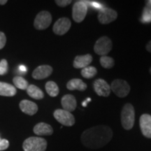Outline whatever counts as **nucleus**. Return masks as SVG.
<instances>
[{"instance_id": "obj_8", "label": "nucleus", "mask_w": 151, "mask_h": 151, "mask_svg": "<svg viewBox=\"0 0 151 151\" xmlns=\"http://www.w3.org/2000/svg\"><path fill=\"white\" fill-rule=\"evenodd\" d=\"M88 12V6L85 1H77L72 9V18L75 22H81L83 21Z\"/></svg>"}, {"instance_id": "obj_16", "label": "nucleus", "mask_w": 151, "mask_h": 151, "mask_svg": "<svg viewBox=\"0 0 151 151\" xmlns=\"http://www.w3.org/2000/svg\"><path fill=\"white\" fill-rule=\"evenodd\" d=\"M34 133L38 136H50L53 133V129L50 124L45 122H39L33 129Z\"/></svg>"}, {"instance_id": "obj_33", "label": "nucleus", "mask_w": 151, "mask_h": 151, "mask_svg": "<svg viewBox=\"0 0 151 151\" xmlns=\"http://www.w3.org/2000/svg\"><path fill=\"white\" fill-rule=\"evenodd\" d=\"M91 101V99H90V98H88V99H87V100L86 101H85L83 103V106H87V104H88V101Z\"/></svg>"}, {"instance_id": "obj_19", "label": "nucleus", "mask_w": 151, "mask_h": 151, "mask_svg": "<svg viewBox=\"0 0 151 151\" xmlns=\"http://www.w3.org/2000/svg\"><path fill=\"white\" fill-rule=\"evenodd\" d=\"M16 94V89L12 85L0 82V95L4 97H13Z\"/></svg>"}, {"instance_id": "obj_4", "label": "nucleus", "mask_w": 151, "mask_h": 151, "mask_svg": "<svg viewBox=\"0 0 151 151\" xmlns=\"http://www.w3.org/2000/svg\"><path fill=\"white\" fill-rule=\"evenodd\" d=\"M112 46V41L111 39L108 37L104 36L96 41L94 46V51L99 55L105 56L111 51Z\"/></svg>"}, {"instance_id": "obj_27", "label": "nucleus", "mask_w": 151, "mask_h": 151, "mask_svg": "<svg viewBox=\"0 0 151 151\" xmlns=\"http://www.w3.org/2000/svg\"><path fill=\"white\" fill-rule=\"evenodd\" d=\"M9 142L6 139H1L0 140V151L5 150L9 148Z\"/></svg>"}, {"instance_id": "obj_37", "label": "nucleus", "mask_w": 151, "mask_h": 151, "mask_svg": "<svg viewBox=\"0 0 151 151\" xmlns=\"http://www.w3.org/2000/svg\"><path fill=\"white\" fill-rule=\"evenodd\" d=\"M0 140H1V139H0Z\"/></svg>"}, {"instance_id": "obj_11", "label": "nucleus", "mask_w": 151, "mask_h": 151, "mask_svg": "<svg viewBox=\"0 0 151 151\" xmlns=\"http://www.w3.org/2000/svg\"><path fill=\"white\" fill-rule=\"evenodd\" d=\"M93 88L96 93L101 97H108L111 93V86L106 81L101 78L94 81Z\"/></svg>"}, {"instance_id": "obj_22", "label": "nucleus", "mask_w": 151, "mask_h": 151, "mask_svg": "<svg viewBox=\"0 0 151 151\" xmlns=\"http://www.w3.org/2000/svg\"><path fill=\"white\" fill-rule=\"evenodd\" d=\"M141 21L143 23H149V22H151V4L149 3L148 1H146V6L143 9Z\"/></svg>"}, {"instance_id": "obj_24", "label": "nucleus", "mask_w": 151, "mask_h": 151, "mask_svg": "<svg viewBox=\"0 0 151 151\" xmlns=\"http://www.w3.org/2000/svg\"><path fill=\"white\" fill-rule=\"evenodd\" d=\"M13 82L15 86L20 90H27L29 86L27 81L21 76H15L13 79Z\"/></svg>"}, {"instance_id": "obj_20", "label": "nucleus", "mask_w": 151, "mask_h": 151, "mask_svg": "<svg viewBox=\"0 0 151 151\" xmlns=\"http://www.w3.org/2000/svg\"><path fill=\"white\" fill-rule=\"evenodd\" d=\"M27 92L29 97L35 99H41L44 97V94L42 90L39 89L37 86L35 85H30L28 86L27 89Z\"/></svg>"}, {"instance_id": "obj_12", "label": "nucleus", "mask_w": 151, "mask_h": 151, "mask_svg": "<svg viewBox=\"0 0 151 151\" xmlns=\"http://www.w3.org/2000/svg\"><path fill=\"white\" fill-rule=\"evenodd\" d=\"M140 128L144 137L151 139V116L143 114L139 120Z\"/></svg>"}, {"instance_id": "obj_7", "label": "nucleus", "mask_w": 151, "mask_h": 151, "mask_svg": "<svg viewBox=\"0 0 151 151\" xmlns=\"http://www.w3.org/2000/svg\"><path fill=\"white\" fill-rule=\"evenodd\" d=\"M52 22L51 14L46 11H41L36 16L34 25L38 30H43L48 28Z\"/></svg>"}, {"instance_id": "obj_34", "label": "nucleus", "mask_w": 151, "mask_h": 151, "mask_svg": "<svg viewBox=\"0 0 151 151\" xmlns=\"http://www.w3.org/2000/svg\"><path fill=\"white\" fill-rule=\"evenodd\" d=\"M7 3L6 0H0V5H4Z\"/></svg>"}, {"instance_id": "obj_21", "label": "nucleus", "mask_w": 151, "mask_h": 151, "mask_svg": "<svg viewBox=\"0 0 151 151\" xmlns=\"http://www.w3.org/2000/svg\"><path fill=\"white\" fill-rule=\"evenodd\" d=\"M46 90L49 95L52 97H57L59 94V88L54 81H48L46 84Z\"/></svg>"}, {"instance_id": "obj_29", "label": "nucleus", "mask_w": 151, "mask_h": 151, "mask_svg": "<svg viewBox=\"0 0 151 151\" xmlns=\"http://www.w3.org/2000/svg\"><path fill=\"white\" fill-rule=\"evenodd\" d=\"M6 42V38L4 33H3L2 32H0V50L4 47Z\"/></svg>"}, {"instance_id": "obj_6", "label": "nucleus", "mask_w": 151, "mask_h": 151, "mask_svg": "<svg viewBox=\"0 0 151 151\" xmlns=\"http://www.w3.org/2000/svg\"><path fill=\"white\" fill-rule=\"evenodd\" d=\"M54 118L62 125L71 127L75 124V118L69 111L64 109H57L54 111Z\"/></svg>"}, {"instance_id": "obj_25", "label": "nucleus", "mask_w": 151, "mask_h": 151, "mask_svg": "<svg viewBox=\"0 0 151 151\" xmlns=\"http://www.w3.org/2000/svg\"><path fill=\"white\" fill-rule=\"evenodd\" d=\"M114 60L109 56H101L100 58V64L105 69H111L114 66Z\"/></svg>"}, {"instance_id": "obj_35", "label": "nucleus", "mask_w": 151, "mask_h": 151, "mask_svg": "<svg viewBox=\"0 0 151 151\" xmlns=\"http://www.w3.org/2000/svg\"><path fill=\"white\" fill-rule=\"evenodd\" d=\"M148 1L149 3H150V4H151V0H149V1Z\"/></svg>"}, {"instance_id": "obj_23", "label": "nucleus", "mask_w": 151, "mask_h": 151, "mask_svg": "<svg viewBox=\"0 0 151 151\" xmlns=\"http://www.w3.org/2000/svg\"><path fill=\"white\" fill-rule=\"evenodd\" d=\"M97 73V70L94 67L88 66L81 70V75L85 78H92L95 76Z\"/></svg>"}, {"instance_id": "obj_14", "label": "nucleus", "mask_w": 151, "mask_h": 151, "mask_svg": "<svg viewBox=\"0 0 151 151\" xmlns=\"http://www.w3.org/2000/svg\"><path fill=\"white\" fill-rule=\"evenodd\" d=\"M61 104L64 110L72 112L77 106L76 99L72 94H65L61 99Z\"/></svg>"}, {"instance_id": "obj_18", "label": "nucleus", "mask_w": 151, "mask_h": 151, "mask_svg": "<svg viewBox=\"0 0 151 151\" xmlns=\"http://www.w3.org/2000/svg\"><path fill=\"white\" fill-rule=\"evenodd\" d=\"M67 88L69 90H77L79 91H85L87 89V85L81 79L73 78L67 83Z\"/></svg>"}, {"instance_id": "obj_28", "label": "nucleus", "mask_w": 151, "mask_h": 151, "mask_svg": "<svg viewBox=\"0 0 151 151\" xmlns=\"http://www.w3.org/2000/svg\"><path fill=\"white\" fill-rule=\"evenodd\" d=\"M72 2L71 0H56L55 3L60 7H65Z\"/></svg>"}, {"instance_id": "obj_13", "label": "nucleus", "mask_w": 151, "mask_h": 151, "mask_svg": "<svg viewBox=\"0 0 151 151\" xmlns=\"http://www.w3.org/2000/svg\"><path fill=\"white\" fill-rule=\"evenodd\" d=\"M52 72V67L49 65H41L38 67L34 70L32 77L37 80H41L48 78Z\"/></svg>"}, {"instance_id": "obj_36", "label": "nucleus", "mask_w": 151, "mask_h": 151, "mask_svg": "<svg viewBox=\"0 0 151 151\" xmlns=\"http://www.w3.org/2000/svg\"><path fill=\"white\" fill-rule=\"evenodd\" d=\"M150 74H151V68L150 69Z\"/></svg>"}, {"instance_id": "obj_17", "label": "nucleus", "mask_w": 151, "mask_h": 151, "mask_svg": "<svg viewBox=\"0 0 151 151\" xmlns=\"http://www.w3.org/2000/svg\"><path fill=\"white\" fill-rule=\"evenodd\" d=\"M92 61L91 55L87 54L85 55H77L73 61V67L76 69H83L88 67Z\"/></svg>"}, {"instance_id": "obj_1", "label": "nucleus", "mask_w": 151, "mask_h": 151, "mask_svg": "<svg viewBox=\"0 0 151 151\" xmlns=\"http://www.w3.org/2000/svg\"><path fill=\"white\" fill-rule=\"evenodd\" d=\"M113 137V131L109 126L97 125L86 129L81 135V142L90 149L102 148Z\"/></svg>"}, {"instance_id": "obj_26", "label": "nucleus", "mask_w": 151, "mask_h": 151, "mask_svg": "<svg viewBox=\"0 0 151 151\" xmlns=\"http://www.w3.org/2000/svg\"><path fill=\"white\" fill-rule=\"evenodd\" d=\"M8 71V62L6 60H2L0 62V75L6 74Z\"/></svg>"}, {"instance_id": "obj_2", "label": "nucleus", "mask_w": 151, "mask_h": 151, "mask_svg": "<svg viewBox=\"0 0 151 151\" xmlns=\"http://www.w3.org/2000/svg\"><path fill=\"white\" fill-rule=\"evenodd\" d=\"M135 121L134 108L131 104H126L121 111V123L124 129L129 130L133 127Z\"/></svg>"}, {"instance_id": "obj_10", "label": "nucleus", "mask_w": 151, "mask_h": 151, "mask_svg": "<svg viewBox=\"0 0 151 151\" xmlns=\"http://www.w3.org/2000/svg\"><path fill=\"white\" fill-rule=\"evenodd\" d=\"M71 25V22L69 18H61L58 19L53 25L54 33L57 35H64L69 31Z\"/></svg>"}, {"instance_id": "obj_32", "label": "nucleus", "mask_w": 151, "mask_h": 151, "mask_svg": "<svg viewBox=\"0 0 151 151\" xmlns=\"http://www.w3.org/2000/svg\"><path fill=\"white\" fill-rule=\"evenodd\" d=\"M146 48L149 52H151V41H150L148 43H147Z\"/></svg>"}, {"instance_id": "obj_3", "label": "nucleus", "mask_w": 151, "mask_h": 151, "mask_svg": "<svg viewBox=\"0 0 151 151\" xmlns=\"http://www.w3.org/2000/svg\"><path fill=\"white\" fill-rule=\"evenodd\" d=\"M22 148L24 151H45L47 141L43 138L31 137L24 140Z\"/></svg>"}, {"instance_id": "obj_15", "label": "nucleus", "mask_w": 151, "mask_h": 151, "mask_svg": "<svg viewBox=\"0 0 151 151\" xmlns=\"http://www.w3.org/2000/svg\"><path fill=\"white\" fill-rule=\"evenodd\" d=\"M20 109L24 113L29 116H33L38 111L37 105L33 101L27 99H24L20 101Z\"/></svg>"}, {"instance_id": "obj_31", "label": "nucleus", "mask_w": 151, "mask_h": 151, "mask_svg": "<svg viewBox=\"0 0 151 151\" xmlns=\"http://www.w3.org/2000/svg\"><path fill=\"white\" fill-rule=\"evenodd\" d=\"M18 70L22 73H25L27 71V68L24 65H20L18 67Z\"/></svg>"}, {"instance_id": "obj_30", "label": "nucleus", "mask_w": 151, "mask_h": 151, "mask_svg": "<svg viewBox=\"0 0 151 151\" xmlns=\"http://www.w3.org/2000/svg\"><path fill=\"white\" fill-rule=\"evenodd\" d=\"M90 5H92V6H93L94 9H99L100 10L102 9V6H103L101 4H100L96 3V2H93L92 4H90Z\"/></svg>"}, {"instance_id": "obj_9", "label": "nucleus", "mask_w": 151, "mask_h": 151, "mask_svg": "<svg viewBox=\"0 0 151 151\" xmlns=\"http://www.w3.org/2000/svg\"><path fill=\"white\" fill-rule=\"evenodd\" d=\"M118 14L115 10L110 8L101 9L98 14V20L100 23L106 24L116 20Z\"/></svg>"}, {"instance_id": "obj_5", "label": "nucleus", "mask_w": 151, "mask_h": 151, "mask_svg": "<svg viewBox=\"0 0 151 151\" xmlns=\"http://www.w3.org/2000/svg\"><path fill=\"white\" fill-rule=\"evenodd\" d=\"M130 86L127 81L116 79L112 82L111 86V90L115 94L120 98L127 97L130 92Z\"/></svg>"}]
</instances>
